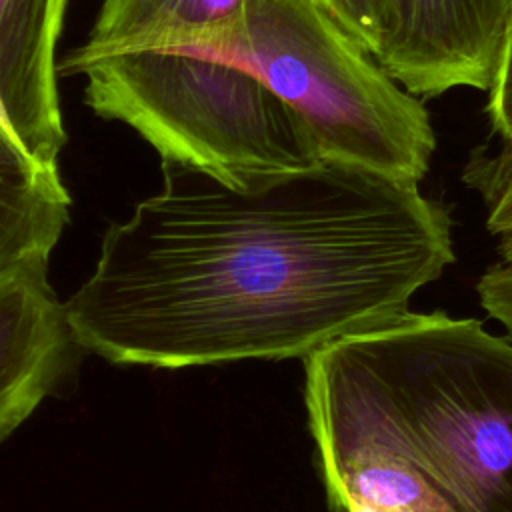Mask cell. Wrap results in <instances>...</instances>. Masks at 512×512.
<instances>
[{
    "mask_svg": "<svg viewBox=\"0 0 512 512\" xmlns=\"http://www.w3.org/2000/svg\"><path fill=\"white\" fill-rule=\"evenodd\" d=\"M510 0H386L380 66L418 98L488 90Z\"/></svg>",
    "mask_w": 512,
    "mask_h": 512,
    "instance_id": "obj_5",
    "label": "cell"
},
{
    "mask_svg": "<svg viewBox=\"0 0 512 512\" xmlns=\"http://www.w3.org/2000/svg\"><path fill=\"white\" fill-rule=\"evenodd\" d=\"M68 0H0V104L24 148L56 166L66 144L54 50Z\"/></svg>",
    "mask_w": 512,
    "mask_h": 512,
    "instance_id": "obj_7",
    "label": "cell"
},
{
    "mask_svg": "<svg viewBox=\"0 0 512 512\" xmlns=\"http://www.w3.org/2000/svg\"><path fill=\"white\" fill-rule=\"evenodd\" d=\"M162 176L64 304L74 342L114 364L304 360L408 312L454 262L450 212L414 182L336 162Z\"/></svg>",
    "mask_w": 512,
    "mask_h": 512,
    "instance_id": "obj_1",
    "label": "cell"
},
{
    "mask_svg": "<svg viewBox=\"0 0 512 512\" xmlns=\"http://www.w3.org/2000/svg\"><path fill=\"white\" fill-rule=\"evenodd\" d=\"M486 112L500 144L512 146V0L496 70L488 86Z\"/></svg>",
    "mask_w": 512,
    "mask_h": 512,
    "instance_id": "obj_12",
    "label": "cell"
},
{
    "mask_svg": "<svg viewBox=\"0 0 512 512\" xmlns=\"http://www.w3.org/2000/svg\"><path fill=\"white\" fill-rule=\"evenodd\" d=\"M480 306L500 322L512 338V262L498 260L476 284Z\"/></svg>",
    "mask_w": 512,
    "mask_h": 512,
    "instance_id": "obj_13",
    "label": "cell"
},
{
    "mask_svg": "<svg viewBox=\"0 0 512 512\" xmlns=\"http://www.w3.org/2000/svg\"><path fill=\"white\" fill-rule=\"evenodd\" d=\"M322 8L374 58L380 54L386 0H318Z\"/></svg>",
    "mask_w": 512,
    "mask_h": 512,
    "instance_id": "obj_11",
    "label": "cell"
},
{
    "mask_svg": "<svg viewBox=\"0 0 512 512\" xmlns=\"http://www.w3.org/2000/svg\"><path fill=\"white\" fill-rule=\"evenodd\" d=\"M484 206L486 228L496 238L502 262H512V146H478L462 172Z\"/></svg>",
    "mask_w": 512,
    "mask_h": 512,
    "instance_id": "obj_10",
    "label": "cell"
},
{
    "mask_svg": "<svg viewBox=\"0 0 512 512\" xmlns=\"http://www.w3.org/2000/svg\"><path fill=\"white\" fill-rule=\"evenodd\" d=\"M202 48L252 70L308 128L322 162L420 184L436 136L396 82L318 0H248L240 28Z\"/></svg>",
    "mask_w": 512,
    "mask_h": 512,
    "instance_id": "obj_3",
    "label": "cell"
},
{
    "mask_svg": "<svg viewBox=\"0 0 512 512\" xmlns=\"http://www.w3.org/2000/svg\"><path fill=\"white\" fill-rule=\"evenodd\" d=\"M332 512H512V338L404 312L304 358Z\"/></svg>",
    "mask_w": 512,
    "mask_h": 512,
    "instance_id": "obj_2",
    "label": "cell"
},
{
    "mask_svg": "<svg viewBox=\"0 0 512 512\" xmlns=\"http://www.w3.org/2000/svg\"><path fill=\"white\" fill-rule=\"evenodd\" d=\"M248 0H104L84 46L68 60L126 50L212 46L240 28Z\"/></svg>",
    "mask_w": 512,
    "mask_h": 512,
    "instance_id": "obj_9",
    "label": "cell"
},
{
    "mask_svg": "<svg viewBox=\"0 0 512 512\" xmlns=\"http://www.w3.org/2000/svg\"><path fill=\"white\" fill-rule=\"evenodd\" d=\"M86 102L120 120L162 160L242 182L324 164L300 116L252 70L202 48L126 50L64 60Z\"/></svg>",
    "mask_w": 512,
    "mask_h": 512,
    "instance_id": "obj_4",
    "label": "cell"
},
{
    "mask_svg": "<svg viewBox=\"0 0 512 512\" xmlns=\"http://www.w3.org/2000/svg\"><path fill=\"white\" fill-rule=\"evenodd\" d=\"M76 346L48 270L0 276V442L60 386Z\"/></svg>",
    "mask_w": 512,
    "mask_h": 512,
    "instance_id": "obj_6",
    "label": "cell"
},
{
    "mask_svg": "<svg viewBox=\"0 0 512 512\" xmlns=\"http://www.w3.org/2000/svg\"><path fill=\"white\" fill-rule=\"evenodd\" d=\"M70 214L58 166H44L18 140L0 104V276L48 270Z\"/></svg>",
    "mask_w": 512,
    "mask_h": 512,
    "instance_id": "obj_8",
    "label": "cell"
}]
</instances>
